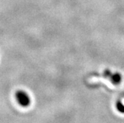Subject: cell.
I'll return each instance as SVG.
<instances>
[{
  "label": "cell",
  "instance_id": "cell-3",
  "mask_svg": "<svg viewBox=\"0 0 124 123\" xmlns=\"http://www.w3.org/2000/svg\"><path fill=\"white\" fill-rule=\"evenodd\" d=\"M117 108H118V110L120 111V112H123L124 113V106L122 105V104L119 102L117 105Z\"/></svg>",
  "mask_w": 124,
  "mask_h": 123
},
{
  "label": "cell",
  "instance_id": "cell-2",
  "mask_svg": "<svg viewBox=\"0 0 124 123\" xmlns=\"http://www.w3.org/2000/svg\"><path fill=\"white\" fill-rule=\"evenodd\" d=\"M122 80V77H121V75L119 73H115L112 75L111 78L110 79V81L113 83L114 85H118L120 83Z\"/></svg>",
  "mask_w": 124,
  "mask_h": 123
},
{
  "label": "cell",
  "instance_id": "cell-1",
  "mask_svg": "<svg viewBox=\"0 0 124 123\" xmlns=\"http://www.w3.org/2000/svg\"><path fill=\"white\" fill-rule=\"evenodd\" d=\"M15 97L17 100L18 103L22 107H28L31 104V99L28 94L22 90H19L15 94Z\"/></svg>",
  "mask_w": 124,
  "mask_h": 123
}]
</instances>
